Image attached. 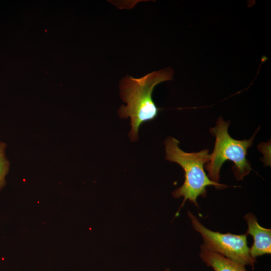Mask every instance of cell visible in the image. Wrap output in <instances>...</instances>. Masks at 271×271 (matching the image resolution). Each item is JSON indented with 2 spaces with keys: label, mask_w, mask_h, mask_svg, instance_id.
Segmentation results:
<instances>
[{
  "label": "cell",
  "mask_w": 271,
  "mask_h": 271,
  "mask_svg": "<svg viewBox=\"0 0 271 271\" xmlns=\"http://www.w3.org/2000/svg\"><path fill=\"white\" fill-rule=\"evenodd\" d=\"M187 213L193 228L202 236L203 243L200 246L244 266L249 265L254 268L256 259L250 254L246 233H222L211 230L204 226L190 211H188Z\"/></svg>",
  "instance_id": "cell-4"
},
{
  "label": "cell",
  "mask_w": 271,
  "mask_h": 271,
  "mask_svg": "<svg viewBox=\"0 0 271 271\" xmlns=\"http://www.w3.org/2000/svg\"><path fill=\"white\" fill-rule=\"evenodd\" d=\"M173 73L171 68H167L138 78L127 75L120 80V95L126 105H122L118 114L120 118L130 117L131 141L138 139L139 129L143 123L157 117L161 108L153 100L154 89L158 84L172 80Z\"/></svg>",
  "instance_id": "cell-1"
},
{
  "label": "cell",
  "mask_w": 271,
  "mask_h": 271,
  "mask_svg": "<svg viewBox=\"0 0 271 271\" xmlns=\"http://www.w3.org/2000/svg\"><path fill=\"white\" fill-rule=\"evenodd\" d=\"M228 121H225L220 117L215 127L210 128V132L215 137L213 151L210 154L209 161L205 166L208 177L212 181L218 183L219 173L223 163L229 160L233 163L232 171L237 180H242L252 170L246 159L247 149L250 147L256 132L249 140H237L228 132Z\"/></svg>",
  "instance_id": "cell-3"
},
{
  "label": "cell",
  "mask_w": 271,
  "mask_h": 271,
  "mask_svg": "<svg viewBox=\"0 0 271 271\" xmlns=\"http://www.w3.org/2000/svg\"><path fill=\"white\" fill-rule=\"evenodd\" d=\"M164 271H170V269L169 268H167L165 269Z\"/></svg>",
  "instance_id": "cell-8"
},
{
  "label": "cell",
  "mask_w": 271,
  "mask_h": 271,
  "mask_svg": "<svg viewBox=\"0 0 271 271\" xmlns=\"http://www.w3.org/2000/svg\"><path fill=\"white\" fill-rule=\"evenodd\" d=\"M179 141L173 137L168 138L165 142L166 160L178 164L185 172L183 185L172 193L175 198H184L177 213L187 200L198 207L197 199L199 196H206L207 186H213L217 189L229 187L211 181L205 172L204 165L210 157L208 150L186 153L179 148Z\"/></svg>",
  "instance_id": "cell-2"
},
{
  "label": "cell",
  "mask_w": 271,
  "mask_h": 271,
  "mask_svg": "<svg viewBox=\"0 0 271 271\" xmlns=\"http://www.w3.org/2000/svg\"><path fill=\"white\" fill-rule=\"evenodd\" d=\"M199 257L214 271H247L244 265L200 246Z\"/></svg>",
  "instance_id": "cell-6"
},
{
  "label": "cell",
  "mask_w": 271,
  "mask_h": 271,
  "mask_svg": "<svg viewBox=\"0 0 271 271\" xmlns=\"http://www.w3.org/2000/svg\"><path fill=\"white\" fill-rule=\"evenodd\" d=\"M6 148V144L0 142V191L6 184L5 177L10 167V163L5 156Z\"/></svg>",
  "instance_id": "cell-7"
},
{
  "label": "cell",
  "mask_w": 271,
  "mask_h": 271,
  "mask_svg": "<svg viewBox=\"0 0 271 271\" xmlns=\"http://www.w3.org/2000/svg\"><path fill=\"white\" fill-rule=\"evenodd\" d=\"M244 218L247 225V234L252 236L253 243L250 248V255L254 258L271 253V229L262 227L255 215L247 213Z\"/></svg>",
  "instance_id": "cell-5"
}]
</instances>
